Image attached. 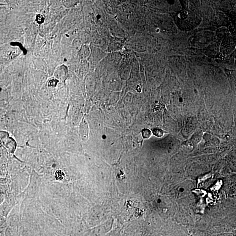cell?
I'll return each mask as SVG.
<instances>
[{"instance_id":"8992f818","label":"cell","mask_w":236,"mask_h":236,"mask_svg":"<svg viewBox=\"0 0 236 236\" xmlns=\"http://www.w3.org/2000/svg\"><path fill=\"white\" fill-rule=\"evenodd\" d=\"M45 18L43 15L42 14H38L36 16V22L38 24H41L44 23L45 21Z\"/></svg>"},{"instance_id":"6da1fadb","label":"cell","mask_w":236,"mask_h":236,"mask_svg":"<svg viewBox=\"0 0 236 236\" xmlns=\"http://www.w3.org/2000/svg\"><path fill=\"white\" fill-rule=\"evenodd\" d=\"M1 140L3 145L5 147L9 153H14L17 147L16 142L14 139L10 137L7 131L1 130L0 133Z\"/></svg>"},{"instance_id":"ba28073f","label":"cell","mask_w":236,"mask_h":236,"mask_svg":"<svg viewBox=\"0 0 236 236\" xmlns=\"http://www.w3.org/2000/svg\"><path fill=\"white\" fill-rule=\"evenodd\" d=\"M102 137L103 139H105L106 138V136L105 135H103Z\"/></svg>"},{"instance_id":"3957f363","label":"cell","mask_w":236,"mask_h":236,"mask_svg":"<svg viewBox=\"0 0 236 236\" xmlns=\"http://www.w3.org/2000/svg\"><path fill=\"white\" fill-rule=\"evenodd\" d=\"M153 134L154 136H156L158 137H161L163 136L164 132L163 130L159 129H154L153 130Z\"/></svg>"},{"instance_id":"9c48e42d","label":"cell","mask_w":236,"mask_h":236,"mask_svg":"<svg viewBox=\"0 0 236 236\" xmlns=\"http://www.w3.org/2000/svg\"><path fill=\"white\" fill-rule=\"evenodd\" d=\"M180 190L181 192H182L184 191L185 190V189H184V188H181L180 189Z\"/></svg>"},{"instance_id":"7a4b0ae2","label":"cell","mask_w":236,"mask_h":236,"mask_svg":"<svg viewBox=\"0 0 236 236\" xmlns=\"http://www.w3.org/2000/svg\"><path fill=\"white\" fill-rule=\"evenodd\" d=\"M54 75L58 80L64 81L68 76V68L64 65H61L56 67Z\"/></svg>"},{"instance_id":"5b68a950","label":"cell","mask_w":236,"mask_h":236,"mask_svg":"<svg viewBox=\"0 0 236 236\" xmlns=\"http://www.w3.org/2000/svg\"><path fill=\"white\" fill-rule=\"evenodd\" d=\"M59 80L56 78H51L48 80V85L51 87H55L58 85Z\"/></svg>"},{"instance_id":"277c9868","label":"cell","mask_w":236,"mask_h":236,"mask_svg":"<svg viewBox=\"0 0 236 236\" xmlns=\"http://www.w3.org/2000/svg\"><path fill=\"white\" fill-rule=\"evenodd\" d=\"M142 134L144 138L148 139L151 136V132L148 129H144L142 131Z\"/></svg>"},{"instance_id":"52a82bcc","label":"cell","mask_w":236,"mask_h":236,"mask_svg":"<svg viewBox=\"0 0 236 236\" xmlns=\"http://www.w3.org/2000/svg\"><path fill=\"white\" fill-rule=\"evenodd\" d=\"M55 176L57 179H62L64 178V173L61 170H58L55 173Z\"/></svg>"}]
</instances>
